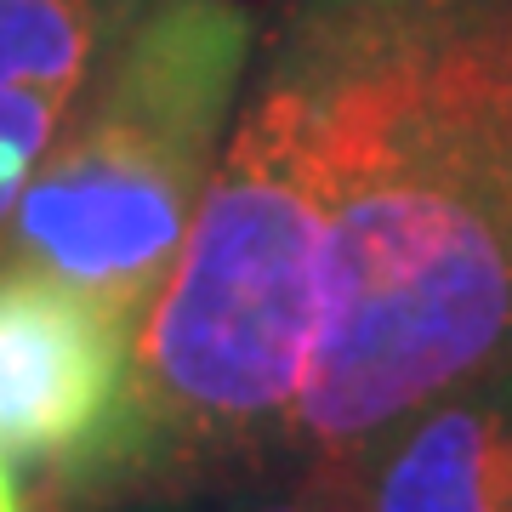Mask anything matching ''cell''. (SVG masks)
I'll return each instance as SVG.
<instances>
[{
    "label": "cell",
    "instance_id": "1",
    "mask_svg": "<svg viewBox=\"0 0 512 512\" xmlns=\"http://www.w3.org/2000/svg\"><path fill=\"white\" fill-rule=\"evenodd\" d=\"M217 171L319 256L285 473L512 359V0H256Z\"/></svg>",
    "mask_w": 512,
    "mask_h": 512
},
{
    "label": "cell",
    "instance_id": "2",
    "mask_svg": "<svg viewBox=\"0 0 512 512\" xmlns=\"http://www.w3.org/2000/svg\"><path fill=\"white\" fill-rule=\"evenodd\" d=\"M256 0H148L35 160L0 245L143 319L222 160Z\"/></svg>",
    "mask_w": 512,
    "mask_h": 512
},
{
    "label": "cell",
    "instance_id": "3",
    "mask_svg": "<svg viewBox=\"0 0 512 512\" xmlns=\"http://www.w3.org/2000/svg\"><path fill=\"white\" fill-rule=\"evenodd\" d=\"M131 319L109 296L0 245V461L23 507L63 512L109 456L131 382Z\"/></svg>",
    "mask_w": 512,
    "mask_h": 512
},
{
    "label": "cell",
    "instance_id": "4",
    "mask_svg": "<svg viewBox=\"0 0 512 512\" xmlns=\"http://www.w3.org/2000/svg\"><path fill=\"white\" fill-rule=\"evenodd\" d=\"M325 478L353 512H512V359L433 393Z\"/></svg>",
    "mask_w": 512,
    "mask_h": 512
},
{
    "label": "cell",
    "instance_id": "5",
    "mask_svg": "<svg viewBox=\"0 0 512 512\" xmlns=\"http://www.w3.org/2000/svg\"><path fill=\"white\" fill-rule=\"evenodd\" d=\"M148 0H0V234L103 57Z\"/></svg>",
    "mask_w": 512,
    "mask_h": 512
},
{
    "label": "cell",
    "instance_id": "6",
    "mask_svg": "<svg viewBox=\"0 0 512 512\" xmlns=\"http://www.w3.org/2000/svg\"><path fill=\"white\" fill-rule=\"evenodd\" d=\"M103 512H353V501L325 473H268L239 478V484H211V490L160 495V501H126V507Z\"/></svg>",
    "mask_w": 512,
    "mask_h": 512
},
{
    "label": "cell",
    "instance_id": "7",
    "mask_svg": "<svg viewBox=\"0 0 512 512\" xmlns=\"http://www.w3.org/2000/svg\"><path fill=\"white\" fill-rule=\"evenodd\" d=\"M0 512H29L23 507V484H18V473L0 461Z\"/></svg>",
    "mask_w": 512,
    "mask_h": 512
}]
</instances>
